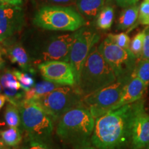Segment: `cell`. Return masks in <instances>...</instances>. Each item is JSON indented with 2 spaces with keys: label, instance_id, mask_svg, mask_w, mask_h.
Wrapping results in <instances>:
<instances>
[{
  "label": "cell",
  "instance_id": "obj_20",
  "mask_svg": "<svg viewBox=\"0 0 149 149\" xmlns=\"http://www.w3.org/2000/svg\"><path fill=\"white\" fill-rule=\"evenodd\" d=\"M0 138L6 146L10 148H15L22 142V134L18 128L10 127L0 131Z\"/></svg>",
  "mask_w": 149,
  "mask_h": 149
},
{
  "label": "cell",
  "instance_id": "obj_17",
  "mask_svg": "<svg viewBox=\"0 0 149 149\" xmlns=\"http://www.w3.org/2000/svg\"><path fill=\"white\" fill-rule=\"evenodd\" d=\"M137 21H139V7L137 4L130 6L122 11L117 21V28L121 31L130 29L135 26Z\"/></svg>",
  "mask_w": 149,
  "mask_h": 149
},
{
  "label": "cell",
  "instance_id": "obj_36",
  "mask_svg": "<svg viewBox=\"0 0 149 149\" xmlns=\"http://www.w3.org/2000/svg\"><path fill=\"white\" fill-rule=\"evenodd\" d=\"M0 149H11L10 147L6 146L4 143L3 142V141L1 140V139L0 138Z\"/></svg>",
  "mask_w": 149,
  "mask_h": 149
},
{
  "label": "cell",
  "instance_id": "obj_38",
  "mask_svg": "<svg viewBox=\"0 0 149 149\" xmlns=\"http://www.w3.org/2000/svg\"><path fill=\"white\" fill-rule=\"evenodd\" d=\"M3 66V60H0V69L2 68Z\"/></svg>",
  "mask_w": 149,
  "mask_h": 149
},
{
  "label": "cell",
  "instance_id": "obj_10",
  "mask_svg": "<svg viewBox=\"0 0 149 149\" xmlns=\"http://www.w3.org/2000/svg\"><path fill=\"white\" fill-rule=\"evenodd\" d=\"M100 40V35L95 31L86 26L77 31V37L72 46L69 56V63L74 70L77 84L89 53Z\"/></svg>",
  "mask_w": 149,
  "mask_h": 149
},
{
  "label": "cell",
  "instance_id": "obj_37",
  "mask_svg": "<svg viewBox=\"0 0 149 149\" xmlns=\"http://www.w3.org/2000/svg\"><path fill=\"white\" fill-rule=\"evenodd\" d=\"M3 51V49L2 48H1V46H0V60H2V58H1V56H2Z\"/></svg>",
  "mask_w": 149,
  "mask_h": 149
},
{
  "label": "cell",
  "instance_id": "obj_32",
  "mask_svg": "<svg viewBox=\"0 0 149 149\" xmlns=\"http://www.w3.org/2000/svg\"><path fill=\"white\" fill-rule=\"evenodd\" d=\"M114 1L118 6L122 8H125L126 7L130 6L137 4L139 0H114Z\"/></svg>",
  "mask_w": 149,
  "mask_h": 149
},
{
  "label": "cell",
  "instance_id": "obj_29",
  "mask_svg": "<svg viewBox=\"0 0 149 149\" xmlns=\"http://www.w3.org/2000/svg\"><path fill=\"white\" fill-rule=\"evenodd\" d=\"M22 149H53L46 141L30 138Z\"/></svg>",
  "mask_w": 149,
  "mask_h": 149
},
{
  "label": "cell",
  "instance_id": "obj_21",
  "mask_svg": "<svg viewBox=\"0 0 149 149\" xmlns=\"http://www.w3.org/2000/svg\"><path fill=\"white\" fill-rule=\"evenodd\" d=\"M3 117L6 124L9 127L18 128L22 124L21 115L18 107L8 102L6 107Z\"/></svg>",
  "mask_w": 149,
  "mask_h": 149
},
{
  "label": "cell",
  "instance_id": "obj_30",
  "mask_svg": "<svg viewBox=\"0 0 149 149\" xmlns=\"http://www.w3.org/2000/svg\"><path fill=\"white\" fill-rule=\"evenodd\" d=\"M41 6L42 5H58L70 6L75 4L77 0H36Z\"/></svg>",
  "mask_w": 149,
  "mask_h": 149
},
{
  "label": "cell",
  "instance_id": "obj_15",
  "mask_svg": "<svg viewBox=\"0 0 149 149\" xmlns=\"http://www.w3.org/2000/svg\"><path fill=\"white\" fill-rule=\"evenodd\" d=\"M3 43L5 45L4 52L11 62L17 64L23 71L34 72L32 67L33 59L24 46L18 42H9L8 40Z\"/></svg>",
  "mask_w": 149,
  "mask_h": 149
},
{
  "label": "cell",
  "instance_id": "obj_7",
  "mask_svg": "<svg viewBox=\"0 0 149 149\" xmlns=\"http://www.w3.org/2000/svg\"><path fill=\"white\" fill-rule=\"evenodd\" d=\"M83 96L76 86H61L44 96L33 100L39 104L53 120L60 117L72 108L82 103Z\"/></svg>",
  "mask_w": 149,
  "mask_h": 149
},
{
  "label": "cell",
  "instance_id": "obj_18",
  "mask_svg": "<svg viewBox=\"0 0 149 149\" xmlns=\"http://www.w3.org/2000/svg\"><path fill=\"white\" fill-rule=\"evenodd\" d=\"M59 86H61V85L47 81V80L40 81V82L35 84L32 88L25 91L24 100H26V101L35 100L41 97L44 96V95L54 91Z\"/></svg>",
  "mask_w": 149,
  "mask_h": 149
},
{
  "label": "cell",
  "instance_id": "obj_41",
  "mask_svg": "<svg viewBox=\"0 0 149 149\" xmlns=\"http://www.w3.org/2000/svg\"><path fill=\"white\" fill-rule=\"evenodd\" d=\"M148 149H149V144H148Z\"/></svg>",
  "mask_w": 149,
  "mask_h": 149
},
{
  "label": "cell",
  "instance_id": "obj_6",
  "mask_svg": "<svg viewBox=\"0 0 149 149\" xmlns=\"http://www.w3.org/2000/svg\"><path fill=\"white\" fill-rule=\"evenodd\" d=\"M18 108L22 125L30 138L46 142L53 133V118L34 101L23 100Z\"/></svg>",
  "mask_w": 149,
  "mask_h": 149
},
{
  "label": "cell",
  "instance_id": "obj_23",
  "mask_svg": "<svg viewBox=\"0 0 149 149\" xmlns=\"http://www.w3.org/2000/svg\"><path fill=\"white\" fill-rule=\"evenodd\" d=\"M145 34H146V29L140 31L135 35L130 40L129 49L132 53L135 55L136 59H141V54H142L143 46H144V41Z\"/></svg>",
  "mask_w": 149,
  "mask_h": 149
},
{
  "label": "cell",
  "instance_id": "obj_12",
  "mask_svg": "<svg viewBox=\"0 0 149 149\" xmlns=\"http://www.w3.org/2000/svg\"><path fill=\"white\" fill-rule=\"evenodd\" d=\"M44 79L61 86H76L75 75L69 62L64 61H46L37 66Z\"/></svg>",
  "mask_w": 149,
  "mask_h": 149
},
{
  "label": "cell",
  "instance_id": "obj_5",
  "mask_svg": "<svg viewBox=\"0 0 149 149\" xmlns=\"http://www.w3.org/2000/svg\"><path fill=\"white\" fill-rule=\"evenodd\" d=\"M76 37L77 31L40 37L31 42V49L27 51L34 63L40 64L46 61L69 62L70 52Z\"/></svg>",
  "mask_w": 149,
  "mask_h": 149
},
{
  "label": "cell",
  "instance_id": "obj_19",
  "mask_svg": "<svg viewBox=\"0 0 149 149\" xmlns=\"http://www.w3.org/2000/svg\"><path fill=\"white\" fill-rule=\"evenodd\" d=\"M115 18V10L111 5H104L95 19L96 26L98 29L107 31L111 29Z\"/></svg>",
  "mask_w": 149,
  "mask_h": 149
},
{
  "label": "cell",
  "instance_id": "obj_34",
  "mask_svg": "<svg viewBox=\"0 0 149 149\" xmlns=\"http://www.w3.org/2000/svg\"><path fill=\"white\" fill-rule=\"evenodd\" d=\"M76 149H97L93 145H91L88 142L84 143V144L79 145L76 146Z\"/></svg>",
  "mask_w": 149,
  "mask_h": 149
},
{
  "label": "cell",
  "instance_id": "obj_3",
  "mask_svg": "<svg viewBox=\"0 0 149 149\" xmlns=\"http://www.w3.org/2000/svg\"><path fill=\"white\" fill-rule=\"evenodd\" d=\"M117 79L116 74L95 45L84 64L76 88L84 97L114 83Z\"/></svg>",
  "mask_w": 149,
  "mask_h": 149
},
{
  "label": "cell",
  "instance_id": "obj_22",
  "mask_svg": "<svg viewBox=\"0 0 149 149\" xmlns=\"http://www.w3.org/2000/svg\"><path fill=\"white\" fill-rule=\"evenodd\" d=\"M0 82L3 89L10 90H20L21 85L17 79L13 71L10 70H5L0 75Z\"/></svg>",
  "mask_w": 149,
  "mask_h": 149
},
{
  "label": "cell",
  "instance_id": "obj_4",
  "mask_svg": "<svg viewBox=\"0 0 149 149\" xmlns=\"http://www.w3.org/2000/svg\"><path fill=\"white\" fill-rule=\"evenodd\" d=\"M95 119L83 103L70 109L59 119L56 133L63 140L76 146L87 143L91 137Z\"/></svg>",
  "mask_w": 149,
  "mask_h": 149
},
{
  "label": "cell",
  "instance_id": "obj_14",
  "mask_svg": "<svg viewBox=\"0 0 149 149\" xmlns=\"http://www.w3.org/2000/svg\"><path fill=\"white\" fill-rule=\"evenodd\" d=\"M147 87L148 86L133 72H132L129 79L124 87L120 100L111 111L127 104H133L141 100Z\"/></svg>",
  "mask_w": 149,
  "mask_h": 149
},
{
  "label": "cell",
  "instance_id": "obj_13",
  "mask_svg": "<svg viewBox=\"0 0 149 149\" xmlns=\"http://www.w3.org/2000/svg\"><path fill=\"white\" fill-rule=\"evenodd\" d=\"M130 139L133 149H144L149 144V115L142 99L136 102Z\"/></svg>",
  "mask_w": 149,
  "mask_h": 149
},
{
  "label": "cell",
  "instance_id": "obj_27",
  "mask_svg": "<svg viewBox=\"0 0 149 149\" xmlns=\"http://www.w3.org/2000/svg\"><path fill=\"white\" fill-rule=\"evenodd\" d=\"M107 37L117 46L125 48V49H129L130 39L126 33H121L118 34H109Z\"/></svg>",
  "mask_w": 149,
  "mask_h": 149
},
{
  "label": "cell",
  "instance_id": "obj_16",
  "mask_svg": "<svg viewBox=\"0 0 149 149\" xmlns=\"http://www.w3.org/2000/svg\"><path fill=\"white\" fill-rule=\"evenodd\" d=\"M105 2L106 0H77L76 9L86 21L93 20L95 19Z\"/></svg>",
  "mask_w": 149,
  "mask_h": 149
},
{
  "label": "cell",
  "instance_id": "obj_2",
  "mask_svg": "<svg viewBox=\"0 0 149 149\" xmlns=\"http://www.w3.org/2000/svg\"><path fill=\"white\" fill-rule=\"evenodd\" d=\"M33 23L41 29L59 32H74L87 25L77 9L58 5L40 6L35 11Z\"/></svg>",
  "mask_w": 149,
  "mask_h": 149
},
{
  "label": "cell",
  "instance_id": "obj_26",
  "mask_svg": "<svg viewBox=\"0 0 149 149\" xmlns=\"http://www.w3.org/2000/svg\"><path fill=\"white\" fill-rule=\"evenodd\" d=\"M3 95L6 97V100L10 103L18 107L24 100L25 91L21 90H10L3 89Z\"/></svg>",
  "mask_w": 149,
  "mask_h": 149
},
{
  "label": "cell",
  "instance_id": "obj_35",
  "mask_svg": "<svg viewBox=\"0 0 149 149\" xmlns=\"http://www.w3.org/2000/svg\"><path fill=\"white\" fill-rule=\"evenodd\" d=\"M6 101H7L6 97L3 94H0V110L3 107Z\"/></svg>",
  "mask_w": 149,
  "mask_h": 149
},
{
  "label": "cell",
  "instance_id": "obj_33",
  "mask_svg": "<svg viewBox=\"0 0 149 149\" xmlns=\"http://www.w3.org/2000/svg\"><path fill=\"white\" fill-rule=\"evenodd\" d=\"M3 3L14 6H23L24 0H2Z\"/></svg>",
  "mask_w": 149,
  "mask_h": 149
},
{
  "label": "cell",
  "instance_id": "obj_24",
  "mask_svg": "<svg viewBox=\"0 0 149 149\" xmlns=\"http://www.w3.org/2000/svg\"><path fill=\"white\" fill-rule=\"evenodd\" d=\"M133 72L146 84L149 86V59H140L133 70Z\"/></svg>",
  "mask_w": 149,
  "mask_h": 149
},
{
  "label": "cell",
  "instance_id": "obj_25",
  "mask_svg": "<svg viewBox=\"0 0 149 149\" xmlns=\"http://www.w3.org/2000/svg\"><path fill=\"white\" fill-rule=\"evenodd\" d=\"M15 74L17 79L20 83L21 88L24 91H27L32 88L35 86V80L31 75V73H27L25 71H20L18 70H13Z\"/></svg>",
  "mask_w": 149,
  "mask_h": 149
},
{
  "label": "cell",
  "instance_id": "obj_8",
  "mask_svg": "<svg viewBox=\"0 0 149 149\" xmlns=\"http://www.w3.org/2000/svg\"><path fill=\"white\" fill-rule=\"evenodd\" d=\"M130 76L119 78L114 83L83 97L82 103L89 109L95 119L111 111L116 105Z\"/></svg>",
  "mask_w": 149,
  "mask_h": 149
},
{
  "label": "cell",
  "instance_id": "obj_1",
  "mask_svg": "<svg viewBox=\"0 0 149 149\" xmlns=\"http://www.w3.org/2000/svg\"><path fill=\"white\" fill-rule=\"evenodd\" d=\"M136 102L108 112L95 119L91 137L93 146L97 149H120L126 144L131 136Z\"/></svg>",
  "mask_w": 149,
  "mask_h": 149
},
{
  "label": "cell",
  "instance_id": "obj_9",
  "mask_svg": "<svg viewBox=\"0 0 149 149\" xmlns=\"http://www.w3.org/2000/svg\"><path fill=\"white\" fill-rule=\"evenodd\" d=\"M98 49L117 79L130 75L136 66L137 59L129 49L117 46L108 37L98 46Z\"/></svg>",
  "mask_w": 149,
  "mask_h": 149
},
{
  "label": "cell",
  "instance_id": "obj_39",
  "mask_svg": "<svg viewBox=\"0 0 149 149\" xmlns=\"http://www.w3.org/2000/svg\"><path fill=\"white\" fill-rule=\"evenodd\" d=\"M3 90V88H2V86L1 84V82H0V94H1V91Z\"/></svg>",
  "mask_w": 149,
  "mask_h": 149
},
{
  "label": "cell",
  "instance_id": "obj_11",
  "mask_svg": "<svg viewBox=\"0 0 149 149\" xmlns=\"http://www.w3.org/2000/svg\"><path fill=\"white\" fill-rule=\"evenodd\" d=\"M25 10L22 6L0 4V43L19 33L25 25Z\"/></svg>",
  "mask_w": 149,
  "mask_h": 149
},
{
  "label": "cell",
  "instance_id": "obj_28",
  "mask_svg": "<svg viewBox=\"0 0 149 149\" xmlns=\"http://www.w3.org/2000/svg\"><path fill=\"white\" fill-rule=\"evenodd\" d=\"M139 22L149 26V0H144L139 7Z\"/></svg>",
  "mask_w": 149,
  "mask_h": 149
},
{
  "label": "cell",
  "instance_id": "obj_40",
  "mask_svg": "<svg viewBox=\"0 0 149 149\" xmlns=\"http://www.w3.org/2000/svg\"><path fill=\"white\" fill-rule=\"evenodd\" d=\"M3 1L2 0H0V4H1V3H3Z\"/></svg>",
  "mask_w": 149,
  "mask_h": 149
},
{
  "label": "cell",
  "instance_id": "obj_31",
  "mask_svg": "<svg viewBox=\"0 0 149 149\" xmlns=\"http://www.w3.org/2000/svg\"><path fill=\"white\" fill-rule=\"evenodd\" d=\"M149 59V28H146L141 59ZM139 60H140V59H139Z\"/></svg>",
  "mask_w": 149,
  "mask_h": 149
}]
</instances>
